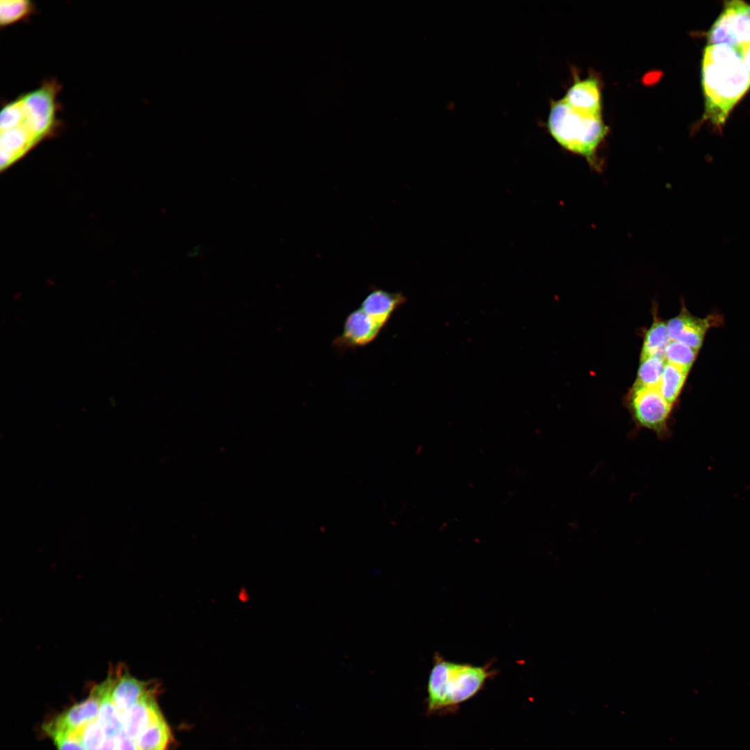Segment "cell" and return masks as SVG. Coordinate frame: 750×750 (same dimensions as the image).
<instances>
[{
  "mask_svg": "<svg viewBox=\"0 0 750 750\" xmlns=\"http://www.w3.org/2000/svg\"><path fill=\"white\" fill-rule=\"evenodd\" d=\"M706 37L707 45L739 48L750 44V5L739 0L726 1Z\"/></svg>",
  "mask_w": 750,
  "mask_h": 750,
  "instance_id": "cell-6",
  "label": "cell"
},
{
  "mask_svg": "<svg viewBox=\"0 0 750 750\" xmlns=\"http://www.w3.org/2000/svg\"><path fill=\"white\" fill-rule=\"evenodd\" d=\"M33 2L27 0H1L0 1V24L1 28L23 20L35 11Z\"/></svg>",
  "mask_w": 750,
  "mask_h": 750,
  "instance_id": "cell-14",
  "label": "cell"
},
{
  "mask_svg": "<svg viewBox=\"0 0 750 750\" xmlns=\"http://www.w3.org/2000/svg\"><path fill=\"white\" fill-rule=\"evenodd\" d=\"M492 674L489 665L458 663L435 656L428 681V711L467 701L482 688Z\"/></svg>",
  "mask_w": 750,
  "mask_h": 750,
  "instance_id": "cell-4",
  "label": "cell"
},
{
  "mask_svg": "<svg viewBox=\"0 0 750 750\" xmlns=\"http://www.w3.org/2000/svg\"><path fill=\"white\" fill-rule=\"evenodd\" d=\"M698 351L685 344L670 340L665 349V359L667 362L690 372Z\"/></svg>",
  "mask_w": 750,
  "mask_h": 750,
  "instance_id": "cell-15",
  "label": "cell"
},
{
  "mask_svg": "<svg viewBox=\"0 0 750 750\" xmlns=\"http://www.w3.org/2000/svg\"><path fill=\"white\" fill-rule=\"evenodd\" d=\"M628 406L634 422L639 428L654 433L660 439L669 434L668 422L673 406L657 388L633 385Z\"/></svg>",
  "mask_w": 750,
  "mask_h": 750,
  "instance_id": "cell-5",
  "label": "cell"
},
{
  "mask_svg": "<svg viewBox=\"0 0 750 750\" xmlns=\"http://www.w3.org/2000/svg\"><path fill=\"white\" fill-rule=\"evenodd\" d=\"M743 64L750 73V44L739 47Z\"/></svg>",
  "mask_w": 750,
  "mask_h": 750,
  "instance_id": "cell-17",
  "label": "cell"
},
{
  "mask_svg": "<svg viewBox=\"0 0 750 750\" xmlns=\"http://www.w3.org/2000/svg\"><path fill=\"white\" fill-rule=\"evenodd\" d=\"M637 378L633 385L649 388H657L664 370L665 358L647 357L640 358Z\"/></svg>",
  "mask_w": 750,
  "mask_h": 750,
  "instance_id": "cell-13",
  "label": "cell"
},
{
  "mask_svg": "<svg viewBox=\"0 0 750 750\" xmlns=\"http://www.w3.org/2000/svg\"><path fill=\"white\" fill-rule=\"evenodd\" d=\"M383 328L358 307L347 316L342 331L333 340V346L341 352L364 347L373 342Z\"/></svg>",
  "mask_w": 750,
  "mask_h": 750,
  "instance_id": "cell-7",
  "label": "cell"
},
{
  "mask_svg": "<svg viewBox=\"0 0 750 750\" xmlns=\"http://www.w3.org/2000/svg\"><path fill=\"white\" fill-rule=\"evenodd\" d=\"M688 374V371L666 362L658 390L671 405L676 401Z\"/></svg>",
  "mask_w": 750,
  "mask_h": 750,
  "instance_id": "cell-12",
  "label": "cell"
},
{
  "mask_svg": "<svg viewBox=\"0 0 750 750\" xmlns=\"http://www.w3.org/2000/svg\"><path fill=\"white\" fill-rule=\"evenodd\" d=\"M574 108L594 114H601V92L599 79L590 76L576 78L562 98Z\"/></svg>",
  "mask_w": 750,
  "mask_h": 750,
  "instance_id": "cell-10",
  "label": "cell"
},
{
  "mask_svg": "<svg viewBox=\"0 0 750 750\" xmlns=\"http://www.w3.org/2000/svg\"><path fill=\"white\" fill-rule=\"evenodd\" d=\"M715 322L717 321L712 316L699 318L692 315L685 306H682L679 314L667 321V328L670 340L699 351L707 331Z\"/></svg>",
  "mask_w": 750,
  "mask_h": 750,
  "instance_id": "cell-8",
  "label": "cell"
},
{
  "mask_svg": "<svg viewBox=\"0 0 750 750\" xmlns=\"http://www.w3.org/2000/svg\"><path fill=\"white\" fill-rule=\"evenodd\" d=\"M406 301L401 292H390L381 288H372L362 300L360 308L378 324L384 328L390 318Z\"/></svg>",
  "mask_w": 750,
  "mask_h": 750,
  "instance_id": "cell-9",
  "label": "cell"
},
{
  "mask_svg": "<svg viewBox=\"0 0 750 750\" xmlns=\"http://www.w3.org/2000/svg\"><path fill=\"white\" fill-rule=\"evenodd\" d=\"M701 84L703 119L720 128L750 88V73L743 64L740 49L727 44L707 45L701 60Z\"/></svg>",
  "mask_w": 750,
  "mask_h": 750,
  "instance_id": "cell-2",
  "label": "cell"
},
{
  "mask_svg": "<svg viewBox=\"0 0 750 750\" xmlns=\"http://www.w3.org/2000/svg\"><path fill=\"white\" fill-rule=\"evenodd\" d=\"M61 86L48 80L6 104L1 112L2 167H8L60 128L57 100Z\"/></svg>",
  "mask_w": 750,
  "mask_h": 750,
  "instance_id": "cell-1",
  "label": "cell"
},
{
  "mask_svg": "<svg viewBox=\"0 0 750 750\" xmlns=\"http://www.w3.org/2000/svg\"><path fill=\"white\" fill-rule=\"evenodd\" d=\"M547 124L559 144L600 169L597 151L608 132L601 114L577 109L561 99L551 102Z\"/></svg>",
  "mask_w": 750,
  "mask_h": 750,
  "instance_id": "cell-3",
  "label": "cell"
},
{
  "mask_svg": "<svg viewBox=\"0 0 750 750\" xmlns=\"http://www.w3.org/2000/svg\"><path fill=\"white\" fill-rule=\"evenodd\" d=\"M669 342L667 323L654 312L653 322L644 334L640 358H665V349Z\"/></svg>",
  "mask_w": 750,
  "mask_h": 750,
  "instance_id": "cell-11",
  "label": "cell"
},
{
  "mask_svg": "<svg viewBox=\"0 0 750 750\" xmlns=\"http://www.w3.org/2000/svg\"><path fill=\"white\" fill-rule=\"evenodd\" d=\"M51 738L54 740L58 750H84L78 742L66 738L54 736Z\"/></svg>",
  "mask_w": 750,
  "mask_h": 750,
  "instance_id": "cell-16",
  "label": "cell"
}]
</instances>
